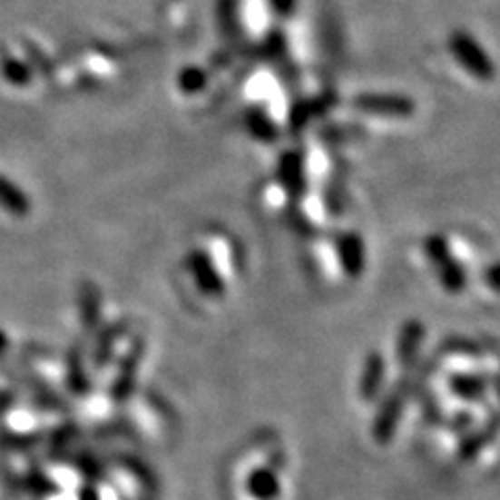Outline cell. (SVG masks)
Returning a JSON list of instances; mask_svg holds the SVG:
<instances>
[{
	"label": "cell",
	"mask_w": 500,
	"mask_h": 500,
	"mask_svg": "<svg viewBox=\"0 0 500 500\" xmlns=\"http://www.w3.org/2000/svg\"><path fill=\"white\" fill-rule=\"evenodd\" d=\"M450 51H453L455 59L461 63L465 72H469L477 80H490L495 75V65H492L490 56L485 54L484 48L477 44V40L471 38L469 34L456 32L450 38Z\"/></svg>",
	"instance_id": "6da1fadb"
},
{
	"label": "cell",
	"mask_w": 500,
	"mask_h": 500,
	"mask_svg": "<svg viewBox=\"0 0 500 500\" xmlns=\"http://www.w3.org/2000/svg\"><path fill=\"white\" fill-rule=\"evenodd\" d=\"M355 107L365 113H384V115H408L413 103L405 96L394 94H361L355 98Z\"/></svg>",
	"instance_id": "7a4b0ae2"
},
{
	"label": "cell",
	"mask_w": 500,
	"mask_h": 500,
	"mask_svg": "<svg viewBox=\"0 0 500 500\" xmlns=\"http://www.w3.org/2000/svg\"><path fill=\"white\" fill-rule=\"evenodd\" d=\"M403 403H405V394L397 390L388 400H386L382 408H379L376 424H373V436H376V440L382 442V445L384 442H388L394 436Z\"/></svg>",
	"instance_id": "3957f363"
},
{
	"label": "cell",
	"mask_w": 500,
	"mask_h": 500,
	"mask_svg": "<svg viewBox=\"0 0 500 500\" xmlns=\"http://www.w3.org/2000/svg\"><path fill=\"white\" fill-rule=\"evenodd\" d=\"M246 490L255 500H276L279 496L278 475L271 469H257L249 475Z\"/></svg>",
	"instance_id": "277c9868"
},
{
	"label": "cell",
	"mask_w": 500,
	"mask_h": 500,
	"mask_svg": "<svg viewBox=\"0 0 500 500\" xmlns=\"http://www.w3.org/2000/svg\"><path fill=\"white\" fill-rule=\"evenodd\" d=\"M0 207L17 217L25 215L27 211H30V201H27V196L21 192L11 180H6L5 175H0Z\"/></svg>",
	"instance_id": "5b68a950"
},
{
	"label": "cell",
	"mask_w": 500,
	"mask_h": 500,
	"mask_svg": "<svg viewBox=\"0 0 500 500\" xmlns=\"http://www.w3.org/2000/svg\"><path fill=\"white\" fill-rule=\"evenodd\" d=\"M363 259H365V252H363L361 238L355 234L344 238L340 242V260L344 265V271H347L348 276H358L363 270Z\"/></svg>",
	"instance_id": "8992f818"
},
{
	"label": "cell",
	"mask_w": 500,
	"mask_h": 500,
	"mask_svg": "<svg viewBox=\"0 0 500 500\" xmlns=\"http://www.w3.org/2000/svg\"><path fill=\"white\" fill-rule=\"evenodd\" d=\"M386 376V368L382 363V358L377 355L369 357L368 365H365V373H363V384H361V392L365 398H373L379 392V382H382Z\"/></svg>",
	"instance_id": "52a82bcc"
},
{
	"label": "cell",
	"mask_w": 500,
	"mask_h": 500,
	"mask_svg": "<svg viewBox=\"0 0 500 500\" xmlns=\"http://www.w3.org/2000/svg\"><path fill=\"white\" fill-rule=\"evenodd\" d=\"M442 281H445V288L450 292H456L463 288V281H465V273L459 265L455 263V260H448L445 259L442 260Z\"/></svg>",
	"instance_id": "ba28073f"
},
{
	"label": "cell",
	"mask_w": 500,
	"mask_h": 500,
	"mask_svg": "<svg viewBox=\"0 0 500 500\" xmlns=\"http://www.w3.org/2000/svg\"><path fill=\"white\" fill-rule=\"evenodd\" d=\"M3 75L9 80L11 83H15V86H25L27 82H30V69H27L24 63H19L15 59H6L3 63Z\"/></svg>",
	"instance_id": "9c48e42d"
},
{
	"label": "cell",
	"mask_w": 500,
	"mask_h": 500,
	"mask_svg": "<svg viewBox=\"0 0 500 500\" xmlns=\"http://www.w3.org/2000/svg\"><path fill=\"white\" fill-rule=\"evenodd\" d=\"M421 338H424V329H421L419 323H411V326L405 329L403 338H400L398 355L400 352H403V355H413V352L419 348Z\"/></svg>",
	"instance_id": "30bf717a"
},
{
	"label": "cell",
	"mask_w": 500,
	"mask_h": 500,
	"mask_svg": "<svg viewBox=\"0 0 500 500\" xmlns=\"http://www.w3.org/2000/svg\"><path fill=\"white\" fill-rule=\"evenodd\" d=\"M80 500H101V496H98V492L94 488H90L88 485V488H83L80 492Z\"/></svg>",
	"instance_id": "8fae6325"
},
{
	"label": "cell",
	"mask_w": 500,
	"mask_h": 500,
	"mask_svg": "<svg viewBox=\"0 0 500 500\" xmlns=\"http://www.w3.org/2000/svg\"><path fill=\"white\" fill-rule=\"evenodd\" d=\"M5 348H6V336L0 332V355H3Z\"/></svg>",
	"instance_id": "7c38bea8"
}]
</instances>
